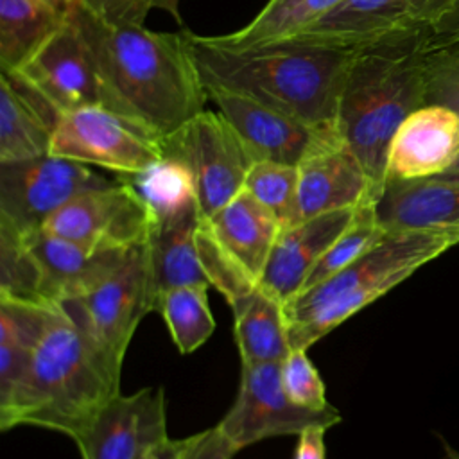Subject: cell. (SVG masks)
<instances>
[{
    "instance_id": "obj_1",
    "label": "cell",
    "mask_w": 459,
    "mask_h": 459,
    "mask_svg": "<svg viewBox=\"0 0 459 459\" xmlns=\"http://www.w3.org/2000/svg\"><path fill=\"white\" fill-rule=\"evenodd\" d=\"M74 16L97 61L104 108L160 143L204 109L210 97L188 30L154 32L143 25H108L79 5Z\"/></svg>"
},
{
    "instance_id": "obj_2",
    "label": "cell",
    "mask_w": 459,
    "mask_h": 459,
    "mask_svg": "<svg viewBox=\"0 0 459 459\" xmlns=\"http://www.w3.org/2000/svg\"><path fill=\"white\" fill-rule=\"evenodd\" d=\"M204 86L247 95L317 127H337L342 84L355 50L303 41L237 48L188 32Z\"/></svg>"
},
{
    "instance_id": "obj_3",
    "label": "cell",
    "mask_w": 459,
    "mask_h": 459,
    "mask_svg": "<svg viewBox=\"0 0 459 459\" xmlns=\"http://www.w3.org/2000/svg\"><path fill=\"white\" fill-rule=\"evenodd\" d=\"M118 393L120 375L61 308L39 337L23 380L0 405V429L30 425L75 439Z\"/></svg>"
},
{
    "instance_id": "obj_4",
    "label": "cell",
    "mask_w": 459,
    "mask_h": 459,
    "mask_svg": "<svg viewBox=\"0 0 459 459\" xmlns=\"http://www.w3.org/2000/svg\"><path fill=\"white\" fill-rule=\"evenodd\" d=\"M429 34L355 50L337 108V131L380 197L391 140L425 106Z\"/></svg>"
},
{
    "instance_id": "obj_5",
    "label": "cell",
    "mask_w": 459,
    "mask_h": 459,
    "mask_svg": "<svg viewBox=\"0 0 459 459\" xmlns=\"http://www.w3.org/2000/svg\"><path fill=\"white\" fill-rule=\"evenodd\" d=\"M455 244H459V228L387 233L355 262L301 290L285 305L290 348L308 350Z\"/></svg>"
},
{
    "instance_id": "obj_6",
    "label": "cell",
    "mask_w": 459,
    "mask_h": 459,
    "mask_svg": "<svg viewBox=\"0 0 459 459\" xmlns=\"http://www.w3.org/2000/svg\"><path fill=\"white\" fill-rule=\"evenodd\" d=\"M108 366L120 375L126 350L142 317L152 310L145 240L88 294L61 303Z\"/></svg>"
},
{
    "instance_id": "obj_7",
    "label": "cell",
    "mask_w": 459,
    "mask_h": 459,
    "mask_svg": "<svg viewBox=\"0 0 459 459\" xmlns=\"http://www.w3.org/2000/svg\"><path fill=\"white\" fill-rule=\"evenodd\" d=\"M163 152L190 169L203 219L213 215L244 190L253 160L221 111L203 109L167 138Z\"/></svg>"
},
{
    "instance_id": "obj_8",
    "label": "cell",
    "mask_w": 459,
    "mask_h": 459,
    "mask_svg": "<svg viewBox=\"0 0 459 459\" xmlns=\"http://www.w3.org/2000/svg\"><path fill=\"white\" fill-rule=\"evenodd\" d=\"M109 183L88 165L52 154L0 163V222L32 235L70 199Z\"/></svg>"
},
{
    "instance_id": "obj_9",
    "label": "cell",
    "mask_w": 459,
    "mask_h": 459,
    "mask_svg": "<svg viewBox=\"0 0 459 459\" xmlns=\"http://www.w3.org/2000/svg\"><path fill=\"white\" fill-rule=\"evenodd\" d=\"M341 421L333 405L308 409L294 403L283 391L280 362L242 364L240 387L226 416L217 423L240 450L278 436H298L308 427L330 429Z\"/></svg>"
},
{
    "instance_id": "obj_10",
    "label": "cell",
    "mask_w": 459,
    "mask_h": 459,
    "mask_svg": "<svg viewBox=\"0 0 459 459\" xmlns=\"http://www.w3.org/2000/svg\"><path fill=\"white\" fill-rule=\"evenodd\" d=\"M452 0H344L292 41L362 50L432 32ZM289 41V39H287Z\"/></svg>"
},
{
    "instance_id": "obj_11",
    "label": "cell",
    "mask_w": 459,
    "mask_h": 459,
    "mask_svg": "<svg viewBox=\"0 0 459 459\" xmlns=\"http://www.w3.org/2000/svg\"><path fill=\"white\" fill-rule=\"evenodd\" d=\"M50 154L131 176L163 158L160 142L104 106L70 111L57 122Z\"/></svg>"
},
{
    "instance_id": "obj_12",
    "label": "cell",
    "mask_w": 459,
    "mask_h": 459,
    "mask_svg": "<svg viewBox=\"0 0 459 459\" xmlns=\"http://www.w3.org/2000/svg\"><path fill=\"white\" fill-rule=\"evenodd\" d=\"M151 213L122 179L81 192L43 224L41 231L91 249H131L147 238Z\"/></svg>"
},
{
    "instance_id": "obj_13",
    "label": "cell",
    "mask_w": 459,
    "mask_h": 459,
    "mask_svg": "<svg viewBox=\"0 0 459 459\" xmlns=\"http://www.w3.org/2000/svg\"><path fill=\"white\" fill-rule=\"evenodd\" d=\"M208 97L240 136L253 163L299 165L312 152L341 140L337 127H317L247 95L210 86Z\"/></svg>"
},
{
    "instance_id": "obj_14",
    "label": "cell",
    "mask_w": 459,
    "mask_h": 459,
    "mask_svg": "<svg viewBox=\"0 0 459 459\" xmlns=\"http://www.w3.org/2000/svg\"><path fill=\"white\" fill-rule=\"evenodd\" d=\"M61 117L88 106H104V84L95 56L74 16L18 72Z\"/></svg>"
},
{
    "instance_id": "obj_15",
    "label": "cell",
    "mask_w": 459,
    "mask_h": 459,
    "mask_svg": "<svg viewBox=\"0 0 459 459\" xmlns=\"http://www.w3.org/2000/svg\"><path fill=\"white\" fill-rule=\"evenodd\" d=\"M169 439L161 387L115 394L74 439L82 459H143Z\"/></svg>"
},
{
    "instance_id": "obj_16",
    "label": "cell",
    "mask_w": 459,
    "mask_h": 459,
    "mask_svg": "<svg viewBox=\"0 0 459 459\" xmlns=\"http://www.w3.org/2000/svg\"><path fill=\"white\" fill-rule=\"evenodd\" d=\"M377 199L362 165L341 138L298 165L296 203L287 226L335 210L375 204Z\"/></svg>"
},
{
    "instance_id": "obj_17",
    "label": "cell",
    "mask_w": 459,
    "mask_h": 459,
    "mask_svg": "<svg viewBox=\"0 0 459 459\" xmlns=\"http://www.w3.org/2000/svg\"><path fill=\"white\" fill-rule=\"evenodd\" d=\"M359 208L335 210L281 228L258 285L287 305L303 290L319 258L353 222Z\"/></svg>"
},
{
    "instance_id": "obj_18",
    "label": "cell",
    "mask_w": 459,
    "mask_h": 459,
    "mask_svg": "<svg viewBox=\"0 0 459 459\" xmlns=\"http://www.w3.org/2000/svg\"><path fill=\"white\" fill-rule=\"evenodd\" d=\"M457 158L459 111L425 104L396 129L387 156V179L434 178L448 170Z\"/></svg>"
},
{
    "instance_id": "obj_19",
    "label": "cell",
    "mask_w": 459,
    "mask_h": 459,
    "mask_svg": "<svg viewBox=\"0 0 459 459\" xmlns=\"http://www.w3.org/2000/svg\"><path fill=\"white\" fill-rule=\"evenodd\" d=\"M41 274L47 303L81 298L113 274L131 249H91L61 237L36 231L25 237Z\"/></svg>"
},
{
    "instance_id": "obj_20",
    "label": "cell",
    "mask_w": 459,
    "mask_h": 459,
    "mask_svg": "<svg viewBox=\"0 0 459 459\" xmlns=\"http://www.w3.org/2000/svg\"><path fill=\"white\" fill-rule=\"evenodd\" d=\"M203 226L219 249L256 283L283 228L280 219L246 190L203 219Z\"/></svg>"
},
{
    "instance_id": "obj_21",
    "label": "cell",
    "mask_w": 459,
    "mask_h": 459,
    "mask_svg": "<svg viewBox=\"0 0 459 459\" xmlns=\"http://www.w3.org/2000/svg\"><path fill=\"white\" fill-rule=\"evenodd\" d=\"M375 217L385 233L459 228V181L387 179Z\"/></svg>"
},
{
    "instance_id": "obj_22",
    "label": "cell",
    "mask_w": 459,
    "mask_h": 459,
    "mask_svg": "<svg viewBox=\"0 0 459 459\" xmlns=\"http://www.w3.org/2000/svg\"><path fill=\"white\" fill-rule=\"evenodd\" d=\"M61 115L18 74L0 72V163L50 154Z\"/></svg>"
},
{
    "instance_id": "obj_23",
    "label": "cell",
    "mask_w": 459,
    "mask_h": 459,
    "mask_svg": "<svg viewBox=\"0 0 459 459\" xmlns=\"http://www.w3.org/2000/svg\"><path fill=\"white\" fill-rule=\"evenodd\" d=\"M201 221V212H192L178 219L151 222L145 238V251L152 310H158L161 296L170 289L185 285H210L197 246Z\"/></svg>"
},
{
    "instance_id": "obj_24",
    "label": "cell",
    "mask_w": 459,
    "mask_h": 459,
    "mask_svg": "<svg viewBox=\"0 0 459 459\" xmlns=\"http://www.w3.org/2000/svg\"><path fill=\"white\" fill-rule=\"evenodd\" d=\"M61 305L0 296V405L23 380L34 348Z\"/></svg>"
},
{
    "instance_id": "obj_25",
    "label": "cell",
    "mask_w": 459,
    "mask_h": 459,
    "mask_svg": "<svg viewBox=\"0 0 459 459\" xmlns=\"http://www.w3.org/2000/svg\"><path fill=\"white\" fill-rule=\"evenodd\" d=\"M68 18L48 0H0V72L22 70Z\"/></svg>"
},
{
    "instance_id": "obj_26",
    "label": "cell",
    "mask_w": 459,
    "mask_h": 459,
    "mask_svg": "<svg viewBox=\"0 0 459 459\" xmlns=\"http://www.w3.org/2000/svg\"><path fill=\"white\" fill-rule=\"evenodd\" d=\"M242 364L281 362L290 351L285 305L256 285L231 305Z\"/></svg>"
},
{
    "instance_id": "obj_27",
    "label": "cell",
    "mask_w": 459,
    "mask_h": 459,
    "mask_svg": "<svg viewBox=\"0 0 459 459\" xmlns=\"http://www.w3.org/2000/svg\"><path fill=\"white\" fill-rule=\"evenodd\" d=\"M344 0H269L242 29L213 36L237 48L262 47L292 39L335 11Z\"/></svg>"
},
{
    "instance_id": "obj_28",
    "label": "cell",
    "mask_w": 459,
    "mask_h": 459,
    "mask_svg": "<svg viewBox=\"0 0 459 459\" xmlns=\"http://www.w3.org/2000/svg\"><path fill=\"white\" fill-rule=\"evenodd\" d=\"M143 201L151 222H161L201 212L195 181L190 169L176 156L163 154L138 174L120 176Z\"/></svg>"
},
{
    "instance_id": "obj_29",
    "label": "cell",
    "mask_w": 459,
    "mask_h": 459,
    "mask_svg": "<svg viewBox=\"0 0 459 459\" xmlns=\"http://www.w3.org/2000/svg\"><path fill=\"white\" fill-rule=\"evenodd\" d=\"M206 290L208 285L176 287L167 290L158 303V312L181 353L197 350L215 330Z\"/></svg>"
},
{
    "instance_id": "obj_30",
    "label": "cell",
    "mask_w": 459,
    "mask_h": 459,
    "mask_svg": "<svg viewBox=\"0 0 459 459\" xmlns=\"http://www.w3.org/2000/svg\"><path fill=\"white\" fill-rule=\"evenodd\" d=\"M385 235L387 233L377 222L375 204H362L357 210L353 222L332 242V246L319 258V262L308 274L303 290L328 280L330 276L355 262L369 247L378 244Z\"/></svg>"
},
{
    "instance_id": "obj_31",
    "label": "cell",
    "mask_w": 459,
    "mask_h": 459,
    "mask_svg": "<svg viewBox=\"0 0 459 459\" xmlns=\"http://www.w3.org/2000/svg\"><path fill=\"white\" fill-rule=\"evenodd\" d=\"M0 296L41 301V274L23 235L0 222Z\"/></svg>"
},
{
    "instance_id": "obj_32",
    "label": "cell",
    "mask_w": 459,
    "mask_h": 459,
    "mask_svg": "<svg viewBox=\"0 0 459 459\" xmlns=\"http://www.w3.org/2000/svg\"><path fill=\"white\" fill-rule=\"evenodd\" d=\"M244 190L269 208L287 226L296 203L298 167L278 161H255L246 176Z\"/></svg>"
},
{
    "instance_id": "obj_33",
    "label": "cell",
    "mask_w": 459,
    "mask_h": 459,
    "mask_svg": "<svg viewBox=\"0 0 459 459\" xmlns=\"http://www.w3.org/2000/svg\"><path fill=\"white\" fill-rule=\"evenodd\" d=\"M425 104H439L459 111V43H429L425 57Z\"/></svg>"
},
{
    "instance_id": "obj_34",
    "label": "cell",
    "mask_w": 459,
    "mask_h": 459,
    "mask_svg": "<svg viewBox=\"0 0 459 459\" xmlns=\"http://www.w3.org/2000/svg\"><path fill=\"white\" fill-rule=\"evenodd\" d=\"M280 378L283 391L294 403L308 409L330 405L323 378L308 359L307 350L290 348L287 357L280 362Z\"/></svg>"
},
{
    "instance_id": "obj_35",
    "label": "cell",
    "mask_w": 459,
    "mask_h": 459,
    "mask_svg": "<svg viewBox=\"0 0 459 459\" xmlns=\"http://www.w3.org/2000/svg\"><path fill=\"white\" fill-rule=\"evenodd\" d=\"M79 7L93 18L117 27H142L160 0H81Z\"/></svg>"
},
{
    "instance_id": "obj_36",
    "label": "cell",
    "mask_w": 459,
    "mask_h": 459,
    "mask_svg": "<svg viewBox=\"0 0 459 459\" xmlns=\"http://www.w3.org/2000/svg\"><path fill=\"white\" fill-rule=\"evenodd\" d=\"M238 448L224 436L219 425L188 436L178 459H233Z\"/></svg>"
},
{
    "instance_id": "obj_37",
    "label": "cell",
    "mask_w": 459,
    "mask_h": 459,
    "mask_svg": "<svg viewBox=\"0 0 459 459\" xmlns=\"http://www.w3.org/2000/svg\"><path fill=\"white\" fill-rule=\"evenodd\" d=\"M430 45H454L459 43V0H452L448 11L434 25L430 36Z\"/></svg>"
},
{
    "instance_id": "obj_38",
    "label": "cell",
    "mask_w": 459,
    "mask_h": 459,
    "mask_svg": "<svg viewBox=\"0 0 459 459\" xmlns=\"http://www.w3.org/2000/svg\"><path fill=\"white\" fill-rule=\"evenodd\" d=\"M325 427H308L298 434L294 459H325Z\"/></svg>"
},
{
    "instance_id": "obj_39",
    "label": "cell",
    "mask_w": 459,
    "mask_h": 459,
    "mask_svg": "<svg viewBox=\"0 0 459 459\" xmlns=\"http://www.w3.org/2000/svg\"><path fill=\"white\" fill-rule=\"evenodd\" d=\"M185 443H186V437H181V439L169 437L167 441H163L161 445L152 448L143 459H178Z\"/></svg>"
},
{
    "instance_id": "obj_40",
    "label": "cell",
    "mask_w": 459,
    "mask_h": 459,
    "mask_svg": "<svg viewBox=\"0 0 459 459\" xmlns=\"http://www.w3.org/2000/svg\"><path fill=\"white\" fill-rule=\"evenodd\" d=\"M160 9L167 11L178 22H181V18H179V0H160Z\"/></svg>"
},
{
    "instance_id": "obj_41",
    "label": "cell",
    "mask_w": 459,
    "mask_h": 459,
    "mask_svg": "<svg viewBox=\"0 0 459 459\" xmlns=\"http://www.w3.org/2000/svg\"><path fill=\"white\" fill-rule=\"evenodd\" d=\"M434 178L445 179V181H459V158H457V161H455L448 170H445L443 174L434 176Z\"/></svg>"
},
{
    "instance_id": "obj_42",
    "label": "cell",
    "mask_w": 459,
    "mask_h": 459,
    "mask_svg": "<svg viewBox=\"0 0 459 459\" xmlns=\"http://www.w3.org/2000/svg\"><path fill=\"white\" fill-rule=\"evenodd\" d=\"M50 2L56 4L59 9H63V11H66V13H72V11L79 5L81 0H50Z\"/></svg>"
},
{
    "instance_id": "obj_43",
    "label": "cell",
    "mask_w": 459,
    "mask_h": 459,
    "mask_svg": "<svg viewBox=\"0 0 459 459\" xmlns=\"http://www.w3.org/2000/svg\"><path fill=\"white\" fill-rule=\"evenodd\" d=\"M448 455H450V457H454V459H459V454H457V452H450Z\"/></svg>"
},
{
    "instance_id": "obj_44",
    "label": "cell",
    "mask_w": 459,
    "mask_h": 459,
    "mask_svg": "<svg viewBox=\"0 0 459 459\" xmlns=\"http://www.w3.org/2000/svg\"><path fill=\"white\" fill-rule=\"evenodd\" d=\"M48 2H50V0H48ZM54 5H56V4H54Z\"/></svg>"
}]
</instances>
